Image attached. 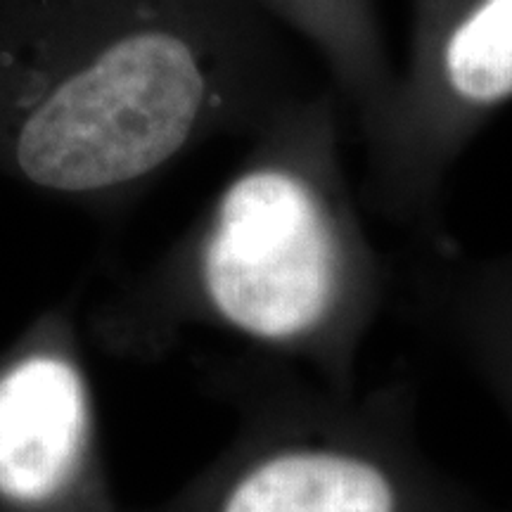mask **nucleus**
I'll return each mask as SVG.
<instances>
[{
    "mask_svg": "<svg viewBox=\"0 0 512 512\" xmlns=\"http://www.w3.org/2000/svg\"><path fill=\"white\" fill-rule=\"evenodd\" d=\"M254 0H0V169L114 204L302 91Z\"/></svg>",
    "mask_w": 512,
    "mask_h": 512,
    "instance_id": "obj_1",
    "label": "nucleus"
},
{
    "mask_svg": "<svg viewBox=\"0 0 512 512\" xmlns=\"http://www.w3.org/2000/svg\"><path fill=\"white\" fill-rule=\"evenodd\" d=\"M344 121L330 86L280 102L183 238L112 302L107 342L152 356L207 330L339 392L358 389L392 271L351 185Z\"/></svg>",
    "mask_w": 512,
    "mask_h": 512,
    "instance_id": "obj_2",
    "label": "nucleus"
},
{
    "mask_svg": "<svg viewBox=\"0 0 512 512\" xmlns=\"http://www.w3.org/2000/svg\"><path fill=\"white\" fill-rule=\"evenodd\" d=\"M214 384L233 437L147 512H482L425 451L411 382L339 392L290 363L240 354Z\"/></svg>",
    "mask_w": 512,
    "mask_h": 512,
    "instance_id": "obj_3",
    "label": "nucleus"
},
{
    "mask_svg": "<svg viewBox=\"0 0 512 512\" xmlns=\"http://www.w3.org/2000/svg\"><path fill=\"white\" fill-rule=\"evenodd\" d=\"M510 102L512 0H411L406 64L361 136L363 200L415 242L444 238L448 178Z\"/></svg>",
    "mask_w": 512,
    "mask_h": 512,
    "instance_id": "obj_4",
    "label": "nucleus"
},
{
    "mask_svg": "<svg viewBox=\"0 0 512 512\" xmlns=\"http://www.w3.org/2000/svg\"><path fill=\"white\" fill-rule=\"evenodd\" d=\"M0 512H121L91 380L62 318L0 358Z\"/></svg>",
    "mask_w": 512,
    "mask_h": 512,
    "instance_id": "obj_5",
    "label": "nucleus"
},
{
    "mask_svg": "<svg viewBox=\"0 0 512 512\" xmlns=\"http://www.w3.org/2000/svg\"><path fill=\"white\" fill-rule=\"evenodd\" d=\"M401 292L415 328L482 384L512 430V249L467 254L448 235L415 242Z\"/></svg>",
    "mask_w": 512,
    "mask_h": 512,
    "instance_id": "obj_6",
    "label": "nucleus"
},
{
    "mask_svg": "<svg viewBox=\"0 0 512 512\" xmlns=\"http://www.w3.org/2000/svg\"><path fill=\"white\" fill-rule=\"evenodd\" d=\"M287 36L302 41L354 121L358 138L375 124L396 81L377 0H254Z\"/></svg>",
    "mask_w": 512,
    "mask_h": 512,
    "instance_id": "obj_7",
    "label": "nucleus"
}]
</instances>
